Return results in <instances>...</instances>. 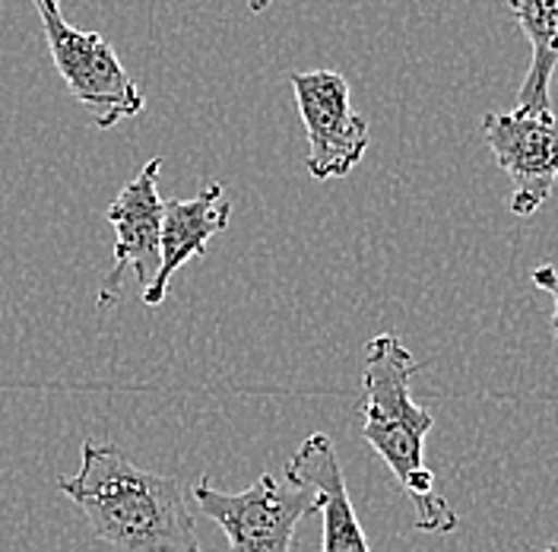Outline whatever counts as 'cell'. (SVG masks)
Returning <instances> with one entry per match:
<instances>
[{"label":"cell","instance_id":"cell-11","mask_svg":"<svg viewBox=\"0 0 558 552\" xmlns=\"http://www.w3.org/2000/svg\"><path fill=\"white\" fill-rule=\"evenodd\" d=\"M533 286L536 289H543V292H549L553 296V302H556V314H553V334H556V344H558V271L553 264H543V267H536L533 271Z\"/></svg>","mask_w":558,"mask_h":552},{"label":"cell","instance_id":"cell-7","mask_svg":"<svg viewBox=\"0 0 558 552\" xmlns=\"http://www.w3.org/2000/svg\"><path fill=\"white\" fill-rule=\"evenodd\" d=\"M159 172L162 159H149L137 178H131L114 204L108 207V223L114 226V264L102 279L99 309L114 305L121 296L124 274L137 276L140 289L146 292L162 264V197H159Z\"/></svg>","mask_w":558,"mask_h":552},{"label":"cell","instance_id":"cell-5","mask_svg":"<svg viewBox=\"0 0 558 552\" xmlns=\"http://www.w3.org/2000/svg\"><path fill=\"white\" fill-rule=\"evenodd\" d=\"M308 134V172L317 181L347 178L368 149V121L352 111L349 83L337 70L289 73Z\"/></svg>","mask_w":558,"mask_h":552},{"label":"cell","instance_id":"cell-4","mask_svg":"<svg viewBox=\"0 0 558 552\" xmlns=\"http://www.w3.org/2000/svg\"><path fill=\"white\" fill-rule=\"evenodd\" d=\"M191 499L222 527L232 552H289L299 520L320 512L314 489L279 483L270 473H260L244 492H219L209 477H201Z\"/></svg>","mask_w":558,"mask_h":552},{"label":"cell","instance_id":"cell-6","mask_svg":"<svg viewBox=\"0 0 558 552\" xmlns=\"http://www.w3.org/2000/svg\"><path fill=\"white\" fill-rule=\"evenodd\" d=\"M483 137L498 163L511 178L514 216H533L553 197L558 181V121L553 115L526 111H488L483 118Z\"/></svg>","mask_w":558,"mask_h":552},{"label":"cell","instance_id":"cell-10","mask_svg":"<svg viewBox=\"0 0 558 552\" xmlns=\"http://www.w3.org/2000/svg\"><path fill=\"white\" fill-rule=\"evenodd\" d=\"M508 7L533 48V61L518 93V111L553 115L549 86L558 70V0H508Z\"/></svg>","mask_w":558,"mask_h":552},{"label":"cell","instance_id":"cell-9","mask_svg":"<svg viewBox=\"0 0 558 552\" xmlns=\"http://www.w3.org/2000/svg\"><path fill=\"white\" fill-rule=\"evenodd\" d=\"M229 216L232 204L226 201L219 181H209L191 201L174 197L162 204V264L149 289L143 292V302L149 309L166 302L174 271H181L194 257H207L209 239L229 229Z\"/></svg>","mask_w":558,"mask_h":552},{"label":"cell","instance_id":"cell-3","mask_svg":"<svg viewBox=\"0 0 558 552\" xmlns=\"http://www.w3.org/2000/svg\"><path fill=\"white\" fill-rule=\"evenodd\" d=\"M33 3L41 16L54 68L68 83L73 99L93 115V121L99 128H114L121 118H137L143 111V96L131 73L118 61L114 48L99 33L73 29L61 13V0Z\"/></svg>","mask_w":558,"mask_h":552},{"label":"cell","instance_id":"cell-13","mask_svg":"<svg viewBox=\"0 0 558 552\" xmlns=\"http://www.w3.org/2000/svg\"><path fill=\"white\" fill-rule=\"evenodd\" d=\"M546 552H558V540H553V543L546 547Z\"/></svg>","mask_w":558,"mask_h":552},{"label":"cell","instance_id":"cell-2","mask_svg":"<svg viewBox=\"0 0 558 552\" xmlns=\"http://www.w3.org/2000/svg\"><path fill=\"white\" fill-rule=\"evenodd\" d=\"M418 359L393 334H378L365 346L362 365V439L381 457L403 485L407 499L416 508V530L451 533L457 530V512L438 495L435 473L425 467V439L432 432V413L413 400V375Z\"/></svg>","mask_w":558,"mask_h":552},{"label":"cell","instance_id":"cell-1","mask_svg":"<svg viewBox=\"0 0 558 552\" xmlns=\"http://www.w3.org/2000/svg\"><path fill=\"white\" fill-rule=\"evenodd\" d=\"M89 530L118 552H204L191 489L137 467L111 442L86 439L80 470L58 480Z\"/></svg>","mask_w":558,"mask_h":552},{"label":"cell","instance_id":"cell-8","mask_svg":"<svg viewBox=\"0 0 558 552\" xmlns=\"http://www.w3.org/2000/svg\"><path fill=\"white\" fill-rule=\"evenodd\" d=\"M286 483L308 485L320 495V552H368L365 530L352 508L347 480L333 442L324 432H314L302 448L289 457Z\"/></svg>","mask_w":558,"mask_h":552},{"label":"cell","instance_id":"cell-12","mask_svg":"<svg viewBox=\"0 0 558 552\" xmlns=\"http://www.w3.org/2000/svg\"><path fill=\"white\" fill-rule=\"evenodd\" d=\"M270 3H274V0H247V10H251V13H264Z\"/></svg>","mask_w":558,"mask_h":552}]
</instances>
